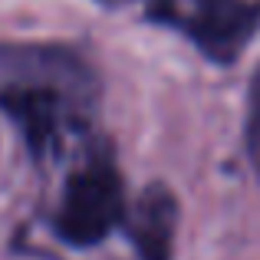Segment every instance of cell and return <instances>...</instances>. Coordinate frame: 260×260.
<instances>
[{
    "instance_id": "6da1fadb",
    "label": "cell",
    "mask_w": 260,
    "mask_h": 260,
    "mask_svg": "<svg viewBox=\"0 0 260 260\" xmlns=\"http://www.w3.org/2000/svg\"><path fill=\"white\" fill-rule=\"evenodd\" d=\"M99 102V79L76 50L0 43V115L17 125L33 158L59 152Z\"/></svg>"
},
{
    "instance_id": "7a4b0ae2",
    "label": "cell",
    "mask_w": 260,
    "mask_h": 260,
    "mask_svg": "<svg viewBox=\"0 0 260 260\" xmlns=\"http://www.w3.org/2000/svg\"><path fill=\"white\" fill-rule=\"evenodd\" d=\"M128 221L125 181L109 145L92 152L70 172L53 211V234L66 247H99L112 231Z\"/></svg>"
},
{
    "instance_id": "3957f363",
    "label": "cell",
    "mask_w": 260,
    "mask_h": 260,
    "mask_svg": "<svg viewBox=\"0 0 260 260\" xmlns=\"http://www.w3.org/2000/svg\"><path fill=\"white\" fill-rule=\"evenodd\" d=\"M148 13L181 30L214 63H231L260 30V0H152Z\"/></svg>"
},
{
    "instance_id": "277c9868",
    "label": "cell",
    "mask_w": 260,
    "mask_h": 260,
    "mask_svg": "<svg viewBox=\"0 0 260 260\" xmlns=\"http://www.w3.org/2000/svg\"><path fill=\"white\" fill-rule=\"evenodd\" d=\"M125 224L139 260H172L178 201L165 184H148L132 204V214Z\"/></svg>"
},
{
    "instance_id": "5b68a950",
    "label": "cell",
    "mask_w": 260,
    "mask_h": 260,
    "mask_svg": "<svg viewBox=\"0 0 260 260\" xmlns=\"http://www.w3.org/2000/svg\"><path fill=\"white\" fill-rule=\"evenodd\" d=\"M244 142H247V158L260 178V66L250 76V92H247V122H244Z\"/></svg>"
}]
</instances>
